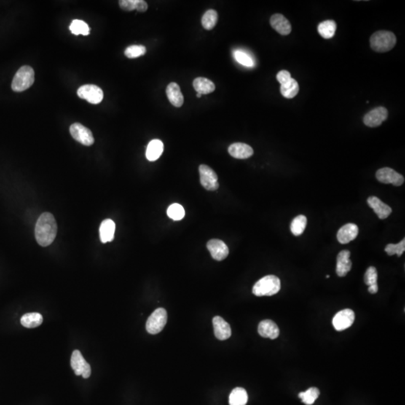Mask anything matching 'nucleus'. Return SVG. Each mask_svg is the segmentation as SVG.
Returning a JSON list of instances; mask_svg holds the SVG:
<instances>
[{
  "label": "nucleus",
  "mask_w": 405,
  "mask_h": 405,
  "mask_svg": "<svg viewBox=\"0 0 405 405\" xmlns=\"http://www.w3.org/2000/svg\"><path fill=\"white\" fill-rule=\"evenodd\" d=\"M35 234L36 240L41 246H48L52 244L57 234V224L54 215L50 213H44L40 215Z\"/></svg>",
  "instance_id": "f257e3e1"
},
{
  "label": "nucleus",
  "mask_w": 405,
  "mask_h": 405,
  "mask_svg": "<svg viewBox=\"0 0 405 405\" xmlns=\"http://www.w3.org/2000/svg\"><path fill=\"white\" fill-rule=\"evenodd\" d=\"M280 289V279L275 275H266L254 285L252 293L257 296H273Z\"/></svg>",
  "instance_id": "f03ea898"
},
{
  "label": "nucleus",
  "mask_w": 405,
  "mask_h": 405,
  "mask_svg": "<svg viewBox=\"0 0 405 405\" xmlns=\"http://www.w3.org/2000/svg\"><path fill=\"white\" fill-rule=\"evenodd\" d=\"M395 44L396 37L392 32H376L370 38L371 47L376 52L384 53L391 50Z\"/></svg>",
  "instance_id": "7ed1b4c3"
},
{
  "label": "nucleus",
  "mask_w": 405,
  "mask_h": 405,
  "mask_svg": "<svg viewBox=\"0 0 405 405\" xmlns=\"http://www.w3.org/2000/svg\"><path fill=\"white\" fill-rule=\"evenodd\" d=\"M35 81L34 70L29 65L19 68L13 78L12 88L14 92H20L30 88Z\"/></svg>",
  "instance_id": "20e7f679"
},
{
  "label": "nucleus",
  "mask_w": 405,
  "mask_h": 405,
  "mask_svg": "<svg viewBox=\"0 0 405 405\" xmlns=\"http://www.w3.org/2000/svg\"><path fill=\"white\" fill-rule=\"evenodd\" d=\"M167 321V311L162 308L156 309L146 321V329L149 334L156 335L162 331Z\"/></svg>",
  "instance_id": "39448f33"
},
{
  "label": "nucleus",
  "mask_w": 405,
  "mask_h": 405,
  "mask_svg": "<svg viewBox=\"0 0 405 405\" xmlns=\"http://www.w3.org/2000/svg\"><path fill=\"white\" fill-rule=\"evenodd\" d=\"M78 95L92 105L101 103L104 98L102 89L92 84H87L80 87L78 90Z\"/></svg>",
  "instance_id": "423d86ee"
},
{
  "label": "nucleus",
  "mask_w": 405,
  "mask_h": 405,
  "mask_svg": "<svg viewBox=\"0 0 405 405\" xmlns=\"http://www.w3.org/2000/svg\"><path fill=\"white\" fill-rule=\"evenodd\" d=\"M200 183L208 191H215L219 187L218 176L211 167L205 165L199 167Z\"/></svg>",
  "instance_id": "0eeeda50"
},
{
  "label": "nucleus",
  "mask_w": 405,
  "mask_h": 405,
  "mask_svg": "<svg viewBox=\"0 0 405 405\" xmlns=\"http://www.w3.org/2000/svg\"><path fill=\"white\" fill-rule=\"evenodd\" d=\"M71 366L76 375H82V377L85 379L90 377L92 372L90 366L86 361L80 350H75L73 351L71 358Z\"/></svg>",
  "instance_id": "6e6552de"
},
{
  "label": "nucleus",
  "mask_w": 405,
  "mask_h": 405,
  "mask_svg": "<svg viewBox=\"0 0 405 405\" xmlns=\"http://www.w3.org/2000/svg\"><path fill=\"white\" fill-rule=\"evenodd\" d=\"M70 133L74 140L84 146H92L95 141L92 132L81 123L72 124L70 126Z\"/></svg>",
  "instance_id": "1a4fd4ad"
},
{
  "label": "nucleus",
  "mask_w": 405,
  "mask_h": 405,
  "mask_svg": "<svg viewBox=\"0 0 405 405\" xmlns=\"http://www.w3.org/2000/svg\"><path fill=\"white\" fill-rule=\"evenodd\" d=\"M376 178L384 184H393L395 186H401L404 183L402 175L390 167H384L377 170Z\"/></svg>",
  "instance_id": "9d476101"
},
{
  "label": "nucleus",
  "mask_w": 405,
  "mask_h": 405,
  "mask_svg": "<svg viewBox=\"0 0 405 405\" xmlns=\"http://www.w3.org/2000/svg\"><path fill=\"white\" fill-rule=\"evenodd\" d=\"M355 320V312L351 309H344L338 312L333 317V324L337 331H343L350 327Z\"/></svg>",
  "instance_id": "9b49d317"
},
{
  "label": "nucleus",
  "mask_w": 405,
  "mask_h": 405,
  "mask_svg": "<svg viewBox=\"0 0 405 405\" xmlns=\"http://www.w3.org/2000/svg\"><path fill=\"white\" fill-rule=\"evenodd\" d=\"M388 117V111L384 107L374 108L365 115L363 122L368 127L374 128L380 126L383 122Z\"/></svg>",
  "instance_id": "f8f14e48"
},
{
  "label": "nucleus",
  "mask_w": 405,
  "mask_h": 405,
  "mask_svg": "<svg viewBox=\"0 0 405 405\" xmlns=\"http://www.w3.org/2000/svg\"><path fill=\"white\" fill-rule=\"evenodd\" d=\"M207 248L215 261H221L225 259L229 254L228 247L223 241L211 240L207 242Z\"/></svg>",
  "instance_id": "ddd939ff"
},
{
  "label": "nucleus",
  "mask_w": 405,
  "mask_h": 405,
  "mask_svg": "<svg viewBox=\"0 0 405 405\" xmlns=\"http://www.w3.org/2000/svg\"><path fill=\"white\" fill-rule=\"evenodd\" d=\"M213 323L215 336L218 340H227L231 337V326L222 317L220 316L214 317Z\"/></svg>",
  "instance_id": "4468645a"
},
{
  "label": "nucleus",
  "mask_w": 405,
  "mask_h": 405,
  "mask_svg": "<svg viewBox=\"0 0 405 405\" xmlns=\"http://www.w3.org/2000/svg\"><path fill=\"white\" fill-rule=\"evenodd\" d=\"M367 202L381 219H386L392 213L391 207L381 201L378 197L371 196L368 197Z\"/></svg>",
  "instance_id": "2eb2a0df"
},
{
  "label": "nucleus",
  "mask_w": 405,
  "mask_h": 405,
  "mask_svg": "<svg viewBox=\"0 0 405 405\" xmlns=\"http://www.w3.org/2000/svg\"><path fill=\"white\" fill-rule=\"evenodd\" d=\"M350 252L348 250H343L337 256L336 273L339 277H344L350 272L352 262L350 260Z\"/></svg>",
  "instance_id": "dca6fc26"
},
{
  "label": "nucleus",
  "mask_w": 405,
  "mask_h": 405,
  "mask_svg": "<svg viewBox=\"0 0 405 405\" xmlns=\"http://www.w3.org/2000/svg\"><path fill=\"white\" fill-rule=\"evenodd\" d=\"M270 24L272 28L282 36H287L291 33L292 28L288 19L281 14H275L271 17Z\"/></svg>",
  "instance_id": "f3484780"
},
{
  "label": "nucleus",
  "mask_w": 405,
  "mask_h": 405,
  "mask_svg": "<svg viewBox=\"0 0 405 405\" xmlns=\"http://www.w3.org/2000/svg\"><path fill=\"white\" fill-rule=\"evenodd\" d=\"M228 153L235 159H246L253 156L254 150L252 148L246 143H235L229 146Z\"/></svg>",
  "instance_id": "a211bd4d"
},
{
  "label": "nucleus",
  "mask_w": 405,
  "mask_h": 405,
  "mask_svg": "<svg viewBox=\"0 0 405 405\" xmlns=\"http://www.w3.org/2000/svg\"><path fill=\"white\" fill-rule=\"evenodd\" d=\"M258 333L264 338L275 339L279 337V329L275 322L271 320H264L258 325Z\"/></svg>",
  "instance_id": "6ab92c4d"
},
{
  "label": "nucleus",
  "mask_w": 405,
  "mask_h": 405,
  "mask_svg": "<svg viewBox=\"0 0 405 405\" xmlns=\"http://www.w3.org/2000/svg\"><path fill=\"white\" fill-rule=\"evenodd\" d=\"M359 228L355 224H347L340 228L337 234V240L341 244H347L357 238Z\"/></svg>",
  "instance_id": "aec40b11"
},
{
  "label": "nucleus",
  "mask_w": 405,
  "mask_h": 405,
  "mask_svg": "<svg viewBox=\"0 0 405 405\" xmlns=\"http://www.w3.org/2000/svg\"><path fill=\"white\" fill-rule=\"evenodd\" d=\"M166 94L169 101L172 105L176 108H180L183 106L184 102V97L182 93L180 86L176 83L172 82L169 84L166 89Z\"/></svg>",
  "instance_id": "412c9836"
},
{
  "label": "nucleus",
  "mask_w": 405,
  "mask_h": 405,
  "mask_svg": "<svg viewBox=\"0 0 405 405\" xmlns=\"http://www.w3.org/2000/svg\"><path fill=\"white\" fill-rule=\"evenodd\" d=\"M116 224L111 219H105L102 221L99 228L100 239L103 243L114 240Z\"/></svg>",
  "instance_id": "4be33fe9"
},
{
  "label": "nucleus",
  "mask_w": 405,
  "mask_h": 405,
  "mask_svg": "<svg viewBox=\"0 0 405 405\" xmlns=\"http://www.w3.org/2000/svg\"><path fill=\"white\" fill-rule=\"evenodd\" d=\"M164 151V144L160 140H153L149 142L146 149V159L150 162L158 160Z\"/></svg>",
  "instance_id": "5701e85b"
},
{
  "label": "nucleus",
  "mask_w": 405,
  "mask_h": 405,
  "mask_svg": "<svg viewBox=\"0 0 405 405\" xmlns=\"http://www.w3.org/2000/svg\"><path fill=\"white\" fill-rule=\"evenodd\" d=\"M193 87L197 93L201 95L212 93L215 89L213 81L205 78H197L193 81Z\"/></svg>",
  "instance_id": "b1692460"
},
{
  "label": "nucleus",
  "mask_w": 405,
  "mask_h": 405,
  "mask_svg": "<svg viewBox=\"0 0 405 405\" xmlns=\"http://www.w3.org/2000/svg\"><path fill=\"white\" fill-rule=\"evenodd\" d=\"M43 317L41 314L37 312L25 314L20 319V323L24 327L32 329L36 328L42 323Z\"/></svg>",
  "instance_id": "393cba45"
},
{
  "label": "nucleus",
  "mask_w": 405,
  "mask_h": 405,
  "mask_svg": "<svg viewBox=\"0 0 405 405\" xmlns=\"http://www.w3.org/2000/svg\"><path fill=\"white\" fill-rule=\"evenodd\" d=\"M248 394L245 389L237 387L231 392L229 397L230 405H246Z\"/></svg>",
  "instance_id": "a878e982"
},
{
  "label": "nucleus",
  "mask_w": 405,
  "mask_h": 405,
  "mask_svg": "<svg viewBox=\"0 0 405 405\" xmlns=\"http://www.w3.org/2000/svg\"><path fill=\"white\" fill-rule=\"evenodd\" d=\"M336 28H337V26L334 20H325L318 25L317 31L322 37L326 38V39H330L335 36Z\"/></svg>",
  "instance_id": "bb28decb"
},
{
  "label": "nucleus",
  "mask_w": 405,
  "mask_h": 405,
  "mask_svg": "<svg viewBox=\"0 0 405 405\" xmlns=\"http://www.w3.org/2000/svg\"><path fill=\"white\" fill-rule=\"evenodd\" d=\"M281 93L285 98L291 99L294 98L299 91V84L296 80L291 78L288 83L283 85H281Z\"/></svg>",
  "instance_id": "cd10ccee"
},
{
  "label": "nucleus",
  "mask_w": 405,
  "mask_h": 405,
  "mask_svg": "<svg viewBox=\"0 0 405 405\" xmlns=\"http://www.w3.org/2000/svg\"><path fill=\"white\" fill-rule=\"evenodd\" d=\"M307 225V218L303 215H298L292 221L291 231L293 235L298 237L303 234Z\"/></svg>",
  "instance_id": "c85d7f7f"
},
{
  "label": "nucleus",
  "mask_w": 405,
  "mask_h": 405,
  "mask_svg": "<svg viewBox=\"0 0 405 405\" xmlns=\"http://www.w3.org/2000/svg\"><path fill=\"white\" fill-rule=\"evenodd\" d=\"M217 21H218V13L213 9L207 11L202 15L201 23L205 30H213L216 25Z\"/></svg>",
  "instance_id": "c756f323"
},
{
  "label": "nucleus",
  "mask_w": 405,
  "mask_h": 405,
  "mask_svg": "<svg viewBox=\"0 0 405 405\" xmlns=\"http://www.w3.org/2000/svg\"><path fill=\"white\" fill-rule=\"evenodd\" d=\"M320 395V391L316 387H312L306 392L299 394V398L302 399V402L306 405H312L315 403Z\"/></svg>",
  "instance_id": "7c9ffc66"
},
{
  "label": "nucleus",
  "mask_w": 405,
  "mask_h": 405,
  "mask_svg": "<svg viewBox=\"0 0 405 405\" xmlns=\"http://www.w3.org/2000/svg\"><path fill=\"white\" fill-rule=\"evenodd\" d=\"M71 33L76 36L83 35V36H88L89 34V27L87 23L81 20H74L69 27Z\"/></svg>",
  "instance_id": "2f4dec72"
},
{
  "label": "nucleus",
  "mask_w": 405,
  "mask_h": 405,
  "mask_svg": "<svg viewBox=\"0 0 405 405\" xmlns=\"http://www.w3.org/2000/svg\"><path fill=\"white\" fill-rule=\"evenodd\" d=\"M167 214L171 219L180 221L184 218L185 210L180 204H173L167 209Z\"/></svg>",
  "instance_id": "473e14b6"
},
{
  "label": "nucleus",
  "mask_w": 405,
  "mask_h": 405,
  "mask_svg": "<svg viewBox=\"0 0 405 405\" xmlns=\"http://www.w3.org/2000/svg\"><path fill=\"white\" fill-rule=\"evenodd\" d=\"M146 53V47L143 45H132L128 47L125 50V55L128 58H138L144 55Z\"/></svg>",
  "instance_id": "72a5a7b5"
},
{
  "label": "nucleus",
  "mask_w": 405,
  "mask_h": 405,
  "mask_svg": "<svg viewBox=\"0 0 405 405\" xmlns=\"http://www.w3.org/2000/svg\"><path fill=\"white\" fill-rule=\"evenodd\" d=\"M405 250V240L403 239L402 241L398 244H388L386 246L385 251L387 253L389 256H393L394 255H397L398 257L401 256L404 253Z\"/></svg>",
  "instance_id": "f704fd0d"
},
{
  "label": "nucleus",
  "mask_w": 405,
  "mask_h": 405,
  "mask_svg": "<svg viewBox=\"0 0 405 405\" xmlns=\"http://www.w3.org/2000/svg\"><path fill=\"white\" fill-rule=\"evenodd\" d=\"M234 58L236 59L241 65H245L247 67H253L255 65L253 59L246 53L241 50H236L234 52Z\"/></svg>",
  "instance_id": "c9c22d12"
},
{
  "label": "nucleus",
  "mask_w": 405,
  "mask_h": 405,
  "mask_svg": "<svg viewBox=\"0 0 405 405\" xmlns=\"http://www.w3.org/2000/svg\"><path fill=\"white\" fill-rule=\"evenodd\" d=\"M365 283L368 286L377 284V269L374 266H370L365 273Z\"/></svg>",
  "instance_id": "e433bc0d"
},
{
  "label": "nucleus",
  "mask_w": 405,
  "mask_h": 405,
  "mask_svg": "<svg viewBox=\"0 0 405 405\" xmlns=\"http://www.w3.org/2000/svg\"><path fill=\"white\" fill-rule=\"evenodd\" d=\"M119 3L122 10L131 12V11L137 10L138 0H120Z\"/></svg>",
  "instance_id": "4c0bfd02"
},
{
  "label": "nucleus",
  "mask_w": 405,
  "mask_h": 405,
  "mask_svg": "<svg viewBox=\"0 0 405 405\" xmlns=\"http://www.w3.org/2000/svg\"><path fill=\"white\" fill-rule=\"evenodd\" d=\"M276 78L279 82L280 83L281 85H283V84L288 83L292 78L291 73L289 71H286V70H282V71H279L278 74H277Z\"/></svg>",
  "instance_id": "58836bf2"
},
{
  "label": "nucleus",
  "mask_w": 405,
  "mask_h": 405,
  "mask_svg": "<svg viewBox=\"0 0 405 405\" xmlns=\"http://www.w3.org/2000/svg\"><path fill=\"white\" fill-rule=\"evenodd\" d=\"M148 9V5L146 2L143 0H138V8L137 11L140 12H145Z\"/></svg>",
  "instance_id": "ea45409f"
},
{
  "label": "nucleus",
  "mask_w": 405,
  "mask_h": 405,
  "mask_svg": "<svg viewBox=\"0 0 405 405\" xmlns=\"http://www.w3.org/2000/svg\"><path fill=\"white\" fill-rule=\"evenodd\" d=\"M378 291V285L377 284H375V285H371L368 288V292L371 294H374V293H377Z\"/></svg>",
  "instance_id": "a19ab883"
},
{
  "label": "nucleus",
  "mask_w": 405,
  "mask_h": 405,
  "mask_svg": "<svg viewBox=\"0 0 405 405\" xmlns=\"http://www.w3.org/2000/svg\"><path fill=\"white\" fill-rule=\"evenodd\" d=\"M201 95H201V94H200V93H197V98H200V97H201Z\"/></svg>",
  "instance_id": "79ce46f5"
},
{
  "label": "nucleus",
  "mask_w": 405,
  "mask_h": 405,
  "mask_svg": "<svg viewBox=\"0 0 405 405\" xmlns=\"http://www.w3.org/2000/svg\"><path fill=\"white\" fill-rule=\"evenodd\" d=\"M326 278L329 279L330 278V275H326Z\"/></svg>",
  "instance_id": "37998d69"
}]
</instances>
